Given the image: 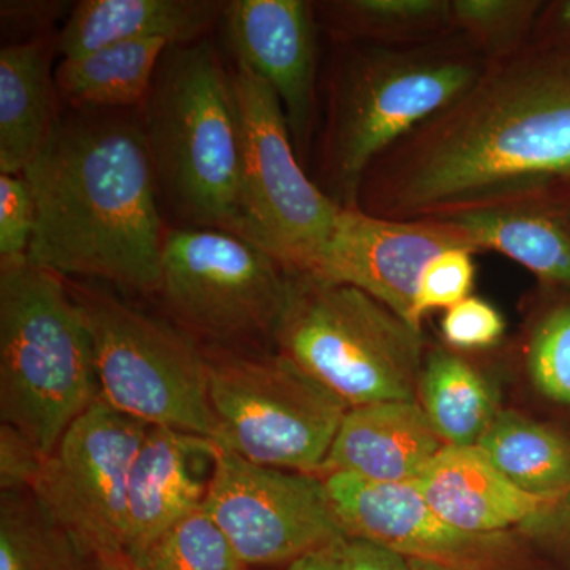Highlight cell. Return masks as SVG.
<instances>
[{
  "label": "cell",
  "instance_id": "obj_1",
  "mask_svg": "<svg viewBox=\"0 0 570 570\" xmlns=\"http://www.w3.org/2000/svg\"><path fill=\"white\" fill-rule=\"evenodd\" d=\"M570 47L532 40L371 165L358 208L393 220L568 208Z\"/></svg>",
  "mask_w": 570,
  "mask_h": 570
},
{
  "label": "cell",
  "instance_id": "obj_2",
  "mask_svg": "<svg viewBox=\"0 0 570 570\" xmlns=\"http://www.w3.org/2000/svg\"><path fill=\"white\" fill-rule=\"evenodd\" d=\"M22 176L37 212L31 264L157 294L167 228L146 134L129 122H58Z\"/></svg>",
  "mask_w": 570,
  "mask_h": 570
},
{
  "label": "cell",
  "instance_id": "obj_3",
  "mask_svg": "<svg viewBox=\"0 0 570 570\" xmlns=\"http://www.w3.org/2000/svg\"><path fill=\"white\" fill-rule=\"evenodd\" d=\"M332 37L318 86L316 179L341 208H358L371 165L471 88L489 59L455 32L428 43Z\"/></svg>",
  "mask_w": 570,
  "mask_h": 570
},
{
  "label": "cell",
  "instance_id": "obj_4",
  "mask_svg": "<svg viewBox=\"0 0 570 570\" xmlns=\"http://www.w3.org/2000/svg\"><path fill=\"white\" fill-rule=\"evenodd\" d=\"M157 179L197 227L243 236V124L232 73L209 41L168 48L154 78L148 134Z\"/></svg>",
  "mask_w": 570,
  "mask_h": 570
},
{
  "label": "cell",
  "instance_id": "obj_5",
  "mask_svg": "<svg viewBox=\"0 0 570 570\" xmlns=\"http://www.w3.org/2000/svg\"><path fill=\"white\" fill-rule=\"evenodd\" d=\"M100 396L91 332L61 276L0 268V419L45 456Z\"/></svg>",
  "mask_w": 570,
  "mask_h": 570
},
{
  "label": "cell",
  "instance_id": "obj_6",
  "mask_svg": "<svg viewBox=\"0 0 570 570\" xmlns=\"http://www.w3.org/2000/svg\"><path fill=\"white\" fill-rule=\"evenodd\" d=\"M273 344L348 407L419 401L423 330L351 285L292 276Z\"/></svg>",
  "mask_w": 570,
  "mask_h": 570
},
{
  "label": "cell",
  "instance_id": "obj_7",
  "mask_svg": "<svg viewBox=\"0 0 570 570\" xmlns=\"http://www.w3.org/2000/svg\"><path fill=\"white\" fill-rule=\"evenodd\" d=\"M216 444L250 463L318 474L348 406L279 352L206 347Z\"/></svg>",
  "mask_w": 570,
  "mask_h": 570
},
{
  "label": "cell",
  "instance_id": "obj_8",
  "mask_svg": "<svg viewBox=\"0 0 570 570\" xmlns=\"http://www.w3.org/2000/svg\"><path fill=\"white\" fill-rule=\"evenodd\" d=\"M70 292L91 332L100 397L146 425L216 442L208 355L200 341L108 292Z\"/></svg>",
  "mask_w": 570,
  "mask_h": 570
},
{
  "label": "cell",
  "instance_id": "obj_9",
  "mask_svg": "<svg viewBox=\"0 0 570 570\" xmlns=\"http://www.w3.org/2000/svg\"><path fill=\"white\" fill-rule=\"evenodd\" d=\"M292 276L275 255L230 232L167 228L157 295L189 335L239 348L273 341Z\"/></svg>",
  "mask_w": 570,
  "mask_h": 570
},
{
  "label": "cell",
  "instance_id": "obj_10",
  "mask_svg": "<svg viewBox=\"0 0 570 570\" xmlns=\"http://www.w3.org/2000/svg\"><path fill=\"white\" fill-rule=\"evenodd\" d=\"M232 80L243 124V236L294 275L311 276L332 239L341 206L303 168L268 82L242 62Z\"/></svg>",
  "mask_w": 570,
  "mask_h": 570
},
{
  "label": "cell",
  "instance_id": "obj_11",
  "mask_svg": "<svg viewBox=\"0 0 570 570\" xmlns=\"http://www.w3.org/2000/svg\"><path fill=\"white\" fill-rule=\"evenodd\" d=\"M148 428L99 396L67 428L33 483L41 508L94 560L126 554L130 471Z\"/></svg>",
  "mask_w": 570,
  "mask_h": 570
},
{
  "label": "cell",
  "instance_id": "obj_12",
  "mask_svg": "<svg viewBox=\"0 0 570 570\" xmlns=\"http://www.w3.org/2000/svg\"><path fill=\"white\" fill-rule=\"evenodd\" d=\"M204 510L249 570L347 538L321 475L261 466L219 445Z\"/></svg>",
  "mask_w": 570,
  "mask_h": 570
},
{
  "label": "cell",
  "instance_id": "obj_13",
  "mask_svg": "<svg viewBox=\"0 0 570 570\" xmlns=\"http://www.w3.org/2000/svg\"><path fill=\"white\" fill-rule=\"evenodd\" d=\"M324 479L347 538L381 543L407 560L474 570H549L519 532L459 530L431 509L415 482H373L332 472Z\"/></svg>",
  "mask_w": 570,
  "mask_h": 570
},
{
  "label": "cell",
  "instance_id": "obj_14",
  "mask_svg": "<svg viewBox=\"0 0 570 570\" xmlns=\"http://www.w3.org/2000/svg\"><path fill=\"white\" fill-rule=\"evenodd\" d=\"M455 247L478 253L452 220H393L341 208L332 239L311 276L358 288L422 330L414 317L420 276L436 255Z\"/></svg>",
  "mask_w": 570,
  "mask_h": 570
},
{
  "label": "cell",
  "instance_id": "obj_15",
  "mask_svg": "<svg viewBox=\"0 0 570 570\" xmlns=\"http://www.w3.org/2000/svg\"><path fill=\"white\" fill-rule=\"evenodd\" d=\"M223 17L236 62L275 91L299 160L306 163L321 86V22L314 2L235 0L225 3Z\"/></svg>",
  "mask_w": 570,
  "mask_h": 570
},
{
  "label": "cell",
  "instance_id": "obj_16",
  "mask_svg": "<svg viewBox=\"0 0 570 570\" xmlns=\"http://www.w3.org/2000/svg\"><path fill=\"white\" fill-rule=\"evenodd\" d=\"M216 455L212 439L171 428H148L130 471L126 540L130 561L204 508Z\"/></svg>",
  "mask_w": 570,
  "mask_h": 570
},
{
  "label": "cell",
  "instance_id": "obj_17",
  "mask_svg": "<svg viewBox=\"0 0 570 570\" xmlns=\"http://www.w3.org/2000/svg\"><path fill=\"white\" fill-rule=\"evenodd\" d=\"M444 445L419 401L348 407L317 475L346 472L373 482H415Z\"/></svg>",
  "mask_w": 570,
  "mask_h": 570
},
{
  "label": "cell",
  "instance_id": "obj_18",
  "mask_svg": "<svg viewBox=\"0 0 570 570\" xmlns=\"http://www.w3.org/2000/svg\"><path fill=\"white\" fill-rule=\"evenodd\" d=\"M415 485L448 523L480 534L519 530L550 502L513 485L478 445H444Z\"/></svg>",
  "mask_w": 570,
  "mask_h": 570
},
{
  "label": "cell",
  "instance_id": "obj_19",
  "mask_svg": "<svg viewBox=\"0 0 570 570\" xmlns=\"http://www.w3.org/2000/svg\"><path fill=\"white\" fill-rule=\"evenodd\" d=\"M224 9L213 0H85L71 10L59 48L75 58L119 41L165 39L181 47L200 39Z\"/></svg>",
  "mask_w": 570,
  "mask_h": 570
},
{
  "label": "cell",
  "instance_id": "obj_20",
  "mask_svg": "<svg viewBox=\"0 0 570 570\" xmlns=\"http://www.w3.org/2000/svg\"><path fill=\"white\" fill-rule=\"evenodd\" d=\"M475 249L494 250L524 266L550 291L570 292V223L566 208L509 206L445 217Z\"/></svg>",
  "mask_w": 570,
  "mask_h": 570
},
{
  "label": "cell",
  "instance_id": "obj_21",
  "mask_svg": "<svg viewBox=\"0 0 570 570\" xmlns=\"http://www.w3.org/2000/svg\"><path fill=\"white\" fill-rule=\"evenodd\" d=\"M50 61L40 41L0 51V174L22 175L58 126Z\"/></svg>",
  "mask_w": 570,
  "mask_h": 570
},
{
  "label": "cell",
  "instance_id": "obj_22",
  "mask_svg": "<svg viewBox=\"0 0 570 570\" xmlns=\"http://www.w3.org/2000/svg\"><path fill=\"white\" fill-rule=\"evenodd\" d=\"M419 403L445 445H478L499 412L482 371L445 344H428Z\"/></svg>",
  "mask_w": 570,
  "mask_h": 570
},
{
  "label": "cell",
  "instance_id": "obj_23",
  "mask_svg": "<svg viewBox=\"0 0 570 570\" xmlns=\"http://www.w3.org/2000/svg\"><path fill=\"white\" fill-rule=\"evenodd\" d=\"M168 48L165 39L130 40L63 58L55 73L56 89L69 102L86 107L141 104Z\"/></svg>",
  "mask_w": 570,
  "mask_h": 570
},
{
  "label": "cell",
  "instance_id": "obj_24",
  "mask_svg": "<svg viewBox=\"0 0 570 570\" xmlns=\"http://www.w3.org/2000/svg\"><path fill=\"white\" fill-rule=\"evenodd\" d=\"M478 448L520 490L551 501L570 487V439L515 411H499Z\"/></svg>",
  "mask_w": 570,
  "mask_h": 570
},
{
  "label": "cell",
  "instance_id": "obj_25",
  "mask_svg": "<svg viewBox=\"0 0 570 570\" xmlns=\"http://www.w3.org/2000/svg\"><path fill=\"white\" fill-rule=\"evenodd\" d=\"M330 36L381 45H419L455 33L450 0L314 2Z\"/></svg>",
  "mask_w": 570,
  "mask_h": 570
},
{
  "label": "cell",
  "instance_id": "obj_26",
  "mask_svg": "<svg viewBox=\"0 0 570 570\" xmlns=\"http://www.w3.org/2000/svg\"><path fill=\"white\" fill-rule=\"evenodd\" d=\"M0 570H97L31 490L0 491Z\"/></svg>",
  "mask_w": 570,
  "mask_h": 570
},
{
  "label": "cell",
  "instance_id": "obj_27",
  "mask_svg": "<svg viewBox=\"0 0 570 570\" xmlns=\"http://www.w3.org/2000/svg\"><path fill=\"white\" fill-rule=\"evenodd\" d=\"M455 32L489 62L523 50L534 37L543 3L538 0H450Z\"/></svg>",
  "mask_w": 570,
  "mask_h": 570
},
{
  "label": "cell",
  "instance_id": "obj_28",
  "mask_svg": "<svg viewBox=\"0 0 570 570\" xmlns=\"http://www.w3.org/2000/svg\"><path fill=\"white\" fill-rule=\"evenodd\" d=\"M520 351L531 384L554 403L570 406V302L535 306Z\"/></svg>",
  "mask_w": 570,
  "mask_h": 570
},
{
  "label": "cell",
  "instance_id": "obj_29",
  "mask_svg": "<svg viewBox=\"0 0 570 570\" xmlns=\"http://www.w3.org/2000/svg\"><path fill=\"white\" fill-rule=\"evenodd\" d=\"M132 562L137 570H249L204 508L175 524Z\"/></svg>",
  "mask_w": 570,
  "mask_h": 570
},
{
  "label": "cell",
  "instance_id": "obj_30",
  "mask_svg": "<svg viewBox=\"0 0 570 570\" xmlns=\"http://www.w3.org/2000/svg\"><path fill=\"white\" fill-rule=\"evenodd\" d=\"M474 250L455 247L436 255L420 276L415 294V324L422 328L423 321L434 311L450 307L471 296L475 283Z\"/></svg>",
  "mask_w": 570,
  "mask_h": 570
},
{
  "label": "cell",
  "instance_id": "obj_31",
  "mask_svg": "<svg viewBox=\"0 0 570 570\" xmlns=\"http://www.w3.org/2000/svg\"><path fill=\"white\" fill-rule=\"evenodd\" d=\"M36 216L24 176L0 174V268L28 261Z\"/></svg>",
  "mask_w": 570,
  "mask_h": 570
},
{
  "label": "cell",
  "instance_id": "obj_32",
  "mask_svg": "<svg viewBox=\"0 0 570 570\" xmlns=\"http://www.w3.org/2000/svg\"><path fill=\"white\" fill-rule=\"evenodd\" d=\"M505 321L501 311L487 299L468 296L445 311L441 318V336L453 351L472 354L498 347L504 340Z\"/></svg>",
  "mask_w": 570,
  "mask_h": 570
},
{
  "label": "cell",
  "instance_id": "obj_33",
  "mask_svg": "<svg viewBox=\"0 0 570 570\" xmlns=\"http://www.w3.org/2000/svg\"><path fill=\"white\" fill-rule=\"evenodd\" d=\"M543 560L570 568V487L515 530Z\"/></svg>",
  "mask_w": 570,
  "mask_h": 570
},
{
  "label": "cell",
  "instance_id": "obj_34",
  "mask_svg": "<svg viewBox=\"0 0 570 570\" xmlns=\"http://www.w3.org/2000/svg\"><path fill=\"white\" fill-rule=\"evenodd\" d=\"M47 456L13 426L0 425V491L31 490Z\"/></svg>",
  "mask_w": 570,
  "mask_h": 570
},
{
  "label": "cell",
  "instance_id": "obj_35",
  "mask_svg": "<svg viewBox=\"0 0 570 570\" xmlns=\"http://www.w3.org/2000/svg\"><path fill=\"white\" fill-rule=\"evenodd\" d=\"M341 551L344 570H409L406 557L371 540L347 538Z\"/></svg>",
  "mask_w": 570,
  "mask_h": 570
},
{
  "label": "cell",
  "instance_id": "obj_36",
  "mask_svg": "<svg viewBox=\"0 0 570 570\" xmlns=\"http://www.w3.org/2000/svg\"><path fill=\"white\" fill-rule=\"evenodd\" d=\"M532 40L557 45L570 43V0L543 7Z\"/></svg>",
  "mask_w": 570,
  "mask_h": 570
},
{
  "label": "cell",
  "instance_id": "obj_37",
  "mask_svg": "<svg viewBox=\"0 0 570 570\" xmlns=\"http://www.w3.org/2000/svg\"><path fill=\"white\" fill-rule=\"evenodd\" d=\"M344 540L324 549L311 551L305 557L291 562L285 570H344L343 551H341Z\"/></svg>",
  "mask_w": 570,
  "mask_h": 570
},
{
  "label": "cell",
  "instance_id": "obj_38",
  "mask_svg": "<svg viewBox=\"0 0 570 570\" xmlns=\"http://www.w3.org/2000/svg\"><path fill=\"white\" fill-rule=\"evenodd\" d=\"M97 570H137L134 562L126 554H102L96 558Z\"/></svg>",
  "mask_w": 570,
  "mask_h": 570
},
{
  "label": "cell",
  "instance_id": "obj_39",
  "mask_svg": "<svg viewBox=\"0 0 570 570\" xmlns=\"http://www.w3.org/2000/svg\"><path fill=\"white\" fill-rule=\"evenodd\" d=\"M409 570H474L455 568V566L438 564V562L409 560Z\"/></svg>",
  "mask_w": 570,
  "mask_h": 570
},
{
  "label": "cell",
  "instance_id": "obj_40",
  "mask_svg": "<svg viewBox=\"0 0 570 570\" xmlns=\"http://www.w3.org/2000/svg\"><path fill=\"white\" fill-rule=\"evenodd\" d=\"M566 213H568L569 223H570V205L568 206V208H566Z\"/></svg>",
  "mask_w": 570,
  "mask_h": 570
},
{
  "label": "cell",
  "instance_id": "obj_41",
  "mask_svg": "<svg viewBox=\"0 0 570 570\" xmlns=\"http://www.w3.org/2000/svg\"><path fill=\"white\" fill-rule=\"evenodd\" d=\"M255 570H275V569H255Z\"/></svg>",
  "mask_w": 570,
  "mask_h": 570
}]
</instances>
